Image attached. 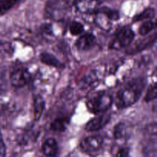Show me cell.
<instances>
[{
    "instance_id": "22",
    "label": "cell",
    "mask_w": 157,
    "mask_h": 157,
    "mask_svg": "<svg viewBox=\"0 0 157 157\" xmlns=\"http://www.w3.org/2000/svg\"><path fill=\"white\" fill-rule=\"evenodd\" d=\"M144 133L147 136H157V122H152L148 124L144 127Z\"/></svg>"
},
{
    "instance_id": "9",
    "label": "cell",
    "mask_w": 157,
    "mask_h": 157,
    "mask_svg": "<svg viewBox=\"0 0 157 157\" xmlns=\"http://www.w3.org/2000/svg\"><path fill=\"white\" fill-rule=\"evenodd\" d=\"M100 0H73V6L79 13L94 15L100 7Z\"/></svg>"
},
{
    "instance_id": "26",
    "label": "cell",
    "mask_w": 157,
    "mask_h": 157,
    "mask_svg": "<svg viewBox=\"0 0 157 157\" xmlns=\"http://www.w3.org/2000/svg\"><path fill=\"white\" fill-rule=\"evenodd\" d=\"M151 22H152V25H153V29H157V18H151Z\"/></svg>"
},
{
    "instance_id": "2",
    "label": "cell",
    "mask_w": 157,
    "mask_h": 157,
    "mask_svg": "<svg viewBox=\"0 0 157 157\" xmlns=\"http://www.w3.org/2000/svg\"><path fill=\"white\" fill-rule=\"evenodd\" d=\"M72 6L73 0H48L44 9L46 17L55 21H61Z\"/></svg>"
},
{
    "instance_id": "7",
    "label": "cell",
    "mask_w": 157,
    "mask_h": 157,
    "mask_svg": "<svg viewBox=\"0 0 157 157\" xmlns=\"http://www.w3.org/2000/svg\"><path fill=\"white\" fill-rule=\"evenodd\" d=\"M104 144V138L100 135H92L84 138L79 144L81 150L87 154L97 153Z\"/></svg>"
},
{
    "instance_id": "19",
    "label": "cell",
    "mask_w": 157,
    "mask_h": 157,
    "mask_svg": "<svg viewBox=\"0 0 157 157\" xmlns=\"http://www.w3.org/2000/svg\"><path fill=\"white\" fill-rule=\"evenodd\" d=\"M22 0H0V16L7 13Z\"/></svg>"
},
{
    "instance_id": "10",
    "label": "cell",
    "mask_w": 157,
    "mask_h": 157,
    "mask_svg": "<svg viewBox=\"0 0 157 157\" xmlns=\"http://www.w3.org/2000/svg\"><path fill=\"white\" fill-rule=\"evenodd\" d=\"M111 119L110 113H104L97 114L96 117L90 119L85 125V130L89 132H96L101 130L107 125Z\"/></svg>"
},
{
    "instance_id": "4",
    "label": "cell",
    "mask_w": 157,
    "mask_h": 157,
    "mask_svg": "<svg viewBox=\"0 0 157 157\" xmlns=\"http://www.w3.org/2000/svg\"><path fill=\"white\" fill-rule=\"evenodd\" d=\"M113 103V98L111 95L107 93H101L89 98L86 105L90 113L97 115L107 112Z\"/></svg>"
},
{
    "instance_id": "21",
    "label": "cell",
    "mask_w": 157,
    "mask_h": 157,
    "mask_svg": "<svg viewBox=\"0 0 157 157\" xmlns=\"http://www.w3.org/2000/svg\"><path fill=\"white\" fill-rule=\"evenodd\" d=\"M157 100V82L150 85L146 92L144 101L147 103Z\"/></svg>"
},
{
    "instance_id": "28",
    "label": "cell",
    "mask_w": 157,
    "mask_h": 157,
    "mask_svg": "<svg viewBox=\"0 0 157 157\" xmlns=\"http://www.w3.org/2000/svg\"><path fill=\"white\" fill-rule=\"evenodd\" d=\"M154 75H157V67L156 69H155V71H154Z\"/></svg>"
},
{
    "instance_id": "8",
    "label": "cell",
    "mask_w": 157,
    "mask_h": 157,
    "mask_svg": "<svg viewBox=\"0 0 157 157\" xmlns=\"http://www.w3.org/2000/svg\"><path fill=\"white\" fill-rule=\"evenodd\" d=\"M157 40V32L155 33L148 34L147 35H144V37L141 39L138 40L137 41L133 44H130V47L127 50V54L128 55H134V54L140 53L143 51L146 50L150 46L153 45Z\"/></svg>"
},
{
    "instance_id": "3",
    "label": "cell",
    "mask_w": 157,
    "mask_h": 157,
    "mask_svg": "<svg viewBox=\"0 0 157 157\" xmlns=\"http://www.w3.org/2000/svg\"><path fill=\"white\" fill-rule=\"evenodd\" d=\"M94 15V21L96 25L104 31L110 30L113 23L120 19L118 11L106 6L99 7Z\"/></svg>"
},
{
    "instance_id": "24",
    "label": "cell",
    "mask_w": 157,
    "mask_h": 157,
    "mask_svg": "<svg viewBox=\"0 0 157 157\" xmlns=\"http://www.w3.org/2000/svg\"><path fill=\"white\" fill-rule=\"evenodd\" d=\"M6 156V146L3 139L2 133L0 131V157Z\"/></svg>"
},
{
    "instance_id": "15",
    "label": "cell",
    "mask_w": 157,
    "mask_h": 157,
    "mask_svg": "<svg viewBox=\"0 0 157 157\" xmlns=\"http://www.w3.org/2000/svg\"><path fill=\"white\" fill-rule=\"evenodd\" d=\"M41 151L44 156H55L58 153V145L54 138H48L42 144Z\"/></svg>"
},
{
    "instance_id": "12",
    "label": "cell",
    "mask_w": 157,
    "mask_h": 157,
    "mask_svg": "<svg viewBox=\"0 0 157 157\" xmlns=\"http://www.w3.org/2000/svg\"><path fill=\"white\" fill-rule=\"evenodd\" d=\"M97 42L96 37L90 32L82 33L79 35L75 42V46L79 51L86 52L89 51L95 45Z\"/></svg>"
},
{
    "instance_id": "6",
    "label": "cell",
    "mask_w": 157,
    "mask_h": 157,
    "mask_svg": "<svg viewBox=\"0 0 157 157\" xmlns=\"http://www.w3.org/2000/svg\"><path fill=\"white\" fill-rule=\"evenodd\" d=\"M31 79V75L25 67H19L14 69L10 73L9 81L11 85L15 88H21L24 87Z\"/></svg>"
},
{
    "instance_id": "27",
    "label": "cell",
    "mask_w": 157,
    "mask_h": 157,
    "mask_svg": "<svg viewBox=\"0 0 157 157\" xmlns=\"http://www.w3.org/2000/svg\"><path fill=\"white\" fill-rule=\"evenodd\" d=\"M153 111L155 113H157V102L155 103L153 106Z\"/></svg>"
},
{
    "instance_id": "18",
    "label": "cell",
    "mask_w": 157,
    "mask_h": 157,
    "mask_svg": "<svg viewBox=\"0 0 157 157\" xmlns=\"http://www.w3.org/2000/svg\"><path fill=\"white\" fill-rule=\"evenodd\" d=\"M155 14H156V11L153 8H147L140 13L135 15L133 18V22H138V21H147V20L151 19V18H154Z\"/></svg>"
},
{
    "instance_id": "11",
    "label": "cell",
    "mask_w": 157,
    "mask_h": 157,
    "mask_svg": "<svg viewBox=\"0 0 157 157\" xmlns=\"http://www.w3.org/2000/svg\"><path fill=\"white\" fill-rule=\"evenodd\" d=\"M101 81L99 72L97 70L87 71L78 81V86L81 90H88L98 85Z\"/></svg>"
},
{
    "instance_id": "13",
    "label": "cell",
    "mask_w": 157,
    "mask_h": 157,
    "mask_svg": "<svg viewBox=\"0 0 157 157\" xmlns=\"http://www.w3.org/2000/svg\"><path fill=\"white\" fill-rule=\"evenodd\" d=\"M45 110V101L41 95H36L33 99L34 121H38Z\"/></svg>"
},
{
    "instance_id": "17",
    "label": "cell",
    "mask_w": 157,
    "mask_h": 157,
    "mask_svg": "<svg viewBox=\"0 0 157 157\" xmlns=\"http://www.w3.org/2000/svg\"><path fill=\"white\" fill-rule=\"evenodd\" d=\"M70 122V118L67 117H58L52 122L50 128L52 131L56 133L64 132Z\"/></svg>"
},
{
    "instance_id": "25",
    "label": "cell",
    "mask_w": 157,
    "mask_h": 157,
    "mask_svg": "<svg viewBox=\"0 0 157 157\" xmlns=\"http://www.w3.org/2000/svg\"><path fill=\"white\" fill-rule=\"evenodd\" d=\"M129 149L128 148H126V147H121V149L117 151L116 153V156H127L129 155Z\"/></svg>"
},
{
    "instance_id": "1",
    "label": "cell",
    "mask_w": 157,
    "mask_h": 157,
    "mask_svg": "<svg viewBox=\"0 0 157 157\" xmlns=\"http://www.w3.org/2000/svg\"><path fill=\"white\" fill-rule=\"evenodd\" d=\"M147 78L139 77L124 84L117 93L115 104L120 110L125 109L136 104L140 98L146 85Z\"/></svg>"
},
{
    "instance_id": "16",
    "label": "cell",
    "mask_w": 157,
    "mask_h": 157,
    "mask_svg": "<svg viewBox=\"0 0 157 157\" xmlns=\"http://www.w3.org/2000/svg\"><path fill=\"white\" fill-rule=\"evenodd\" d=\"M130 135V128L124 122H120L113 129V136L117 140H125Z\"/></svg>"
},
{
    "instance_id": "5",
    "label": "cell",
    "mask_w": 157,
    "mask_h": 157,
    "mask_svg": "<svg viewBox=\"0 0 157 157\" xmlns=\"http://www.w3.org/2000/svg\"><path fill=\"white\" fill-rule=\"evenodd\" d=\"M135 38V33L131 28L123 27L120 29L111 41L109 44L108 48L111 50H120L124 48L129 47L133 43Z\"/></svg>"
},
{
    "instance_id": "14",
    "label": "cell",
    "mask_w": 157,
    "mask_h": 157,
    "mask_svg": "<svg viewBox=\"0 0 157 157\" xmlns=\"http://www.w3.org/2000/svg\"><path fill=\"white\" fill-rule=\"evenodd\" d=\"M39 59L41 63L47 66L55 67V68H63L64 65L52 54L48 52H42L40 54Z\"/></svg>"
},
{
    "instance_id": "20",
    "label": "cell",
    "mask_w": 157,
    "mask_h": 157,
    "mask_svg": "<svg viewBox=\"0 0 157 157\" xmlns=\"http://www.w3.org/2000/svg\"><path fill=\"white\" fill-rule=\"evenodd\" d=\"M69 32L74 36L81 35L84 32V25L80 21H72L69 25Z\"/></svg>"
},
{
    "instance_id": "23",
    "label": "cell",
    "mask_w": 157,
    "mask_h": 157,
    "mask_svg": "<svg viewBox=\"0 0 157 157\" xmlns=\"http://www.w3.org/2000/svg\"><path fill=\"white\" fill-rule=\"evenodd\" d=\"M7 90V81L3 72H0V94H2Z\"/></svg>"
}]
</instances>
